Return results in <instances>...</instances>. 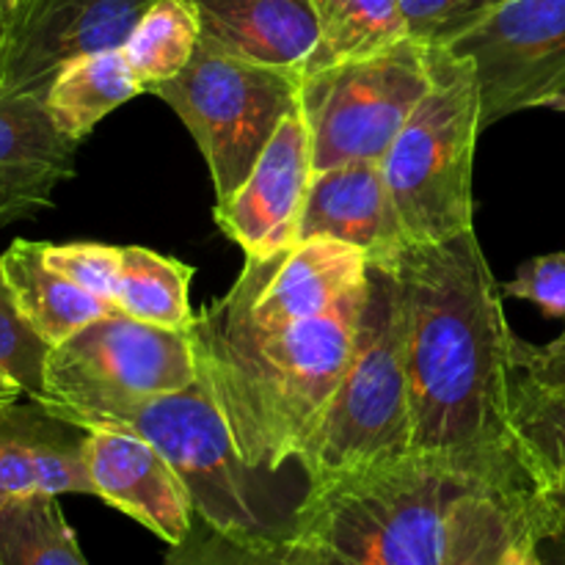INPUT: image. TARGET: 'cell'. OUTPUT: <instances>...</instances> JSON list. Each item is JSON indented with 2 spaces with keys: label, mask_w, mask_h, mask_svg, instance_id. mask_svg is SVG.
<instances>
[{
  "label": "cell",
  "mask_w": 565,
  "mask_h": 565,
  "mask_svg": "<svg viewBox=\"0 0 565 565\" xmlns=\"http://www.w3.org/2000/svg\"><path fill=\"white\" fill-rule=\"evenodd\" d=\"M397 281L414 456L486 486H539L513 430L516 340L475 230L408 243Z\"/></svg>",
  "instance_id": "obj_1"
},
{
  "label": "cell",
  "mask_w": 565,
  "mask_h": 565,
  "mask_svg": "<svg viewBox=\"0 0 565 565\" xmlns=\"http://www.w3.org/2000/svg\"><path fill=\"white\" fill-rule=\"evenodd\" d=\"M364 290L367 281L329 312L290 323H232L207 309L193 315L188 340L196 375L248 467L279 475L298 463L351 362Z\"/></svg>",
  "instance_id": "obj_2"
},
{
  "label": "cell",
  "mask_w": 565,
  "mask_h": 565,
  "mask_svg": "<svg viewBox=\"0 0 565 565\" xmlns=\"http://www.w3.org/2000/svg\"><path fill=\"white\" fill-rule=\"evenodd\" d=\"M483 486L425 456L309 486L292 565H445L456 508Z\"/></svg>",
  "instance_id": "obj_3"
},
{
  "label": "cell",
  "mask_w": 565,
  "mask_h": 565,
  "mask_svg": "<svg viewBox=\"0 0 565 565\" xmlns=\"http://www.w3.org/2000/svg\"><path fill=\"white\" fill-rule=\"evenodd\" d=\"M414 456L412 403L403 359L397 281L390 265H367L351 362L298 452L309 486Z\"/></svg>",
  "instance_id": "obj_4"
},
{
  "label": "cell",
  "mask_w": 565,
  "mask_h": 565,
  "mask_svg": "<svg viewBox=\"0 0 565 565\" xmlns=\"http://www.w3.org/2000/svg\"><path fill=\"white\" fill-rule=\"evenodd\" d=\"M428 94L381 160L386 191L406 243H439L475 230L472 163L480 121L475 66L430 47Z\"/></svg>",
  "instance_id": "obj_5"
},
{
  "label": "cell",
  "mask_w": 565,
  "mask_h": 565,
  "mask_svg": "<svg viewBox=\"0 0 565 565\" xmlns=\"http://www.w3.org/2000/svg\"><path fill=\"white\" fill-rule=\"evenodd\" d=\"M97 428L130 430L147 439L180 475L202 522L259 539L292 533L298 505L276 500L274 472L243 461L230 423L199 379L180 392L136 403Z\"/></svg>",
  "instance_id": "obj_6"
},
{
  "label": "cell",
  "mask_w": 565,
  "mask_h": 565,
  "mask_svg": "<svg viewBox=\"0 0 565 565\" xmlns=\"http://www.w3.org/2000/svg\"><path fill=\"white\" fill-rule=\"evenodd\" d=\"M301 83V66L263 64L199 42L191 64L152 94L188 127L221 202L246 182L285 116L298 108Z\"/></svg>",
  "instance_id": "obj_7"
},
{
  "label": "cell",
  "mask_w": 565,
  "mask_h": 565,
  "mask_svg": "<svg viewBox=\"0 0 565 565\" xmlns=\"http://www.w3.org/2000/svg\"><path fill=\"white\" fill-rule=\"evenodd\" d=\"M188 331L108 312L50 348L47 408L92 430L114 414L196 381Z\"/></svg>",
  "instance_id": "obj_8"
},
{
  "label": "cell",
  "mask_w": 565,
  "mask_h": 565,
  "mask_svg": "<svg viewBox=\"0 0 565 565\" xmlns=\"http://www.w3.org/2000/svg\"><path fill=\"white\" fill-rule=\"evenodd\" d=\"M430 81V47L412 36L367 58L303 75L298 108L312 136L315 171L351 160L381 163Z\"/></svg>",
  "instance_id": "obj_9"
},
{
  "label": "cell",
  "mask_w": 565,
  "mask_h": 565,
  "mask_svg": "<svg viewBox=\"0 0 565 565\" xmlns=\"http://www.w3.org/2000/svg\"><path fill=\"white\" fill-rule=\"evenodd\" d=\"M447 50L475 66L483 130L546 108L565 88V0H505Z\"/></svg>",
  "instance_id": "obj_10"
},
{
  "label": "cell",
  "mask_w": 565,
  "mask_h": 565,
  "mask_svg": "<svg viewBox=\"0 0 565 565\" xmlns=\"http://www.w3.org/2000/svg\"><path fill=\"white\" fill-rule=\"evenodd\" d=\"M367 257L334 241H307L268 257H246L226 296L207 312L232 323H290L318 318L367 281Z\"/></svg>",
  "instance_id": "obj_11"
},
{
  "label": "cell",
  "mask_w": 565,
  "mask_h": 565,
  "mask_svg": "<svg viewBox=\"0 0 565 565\" xmlns=\"http://www.w3.org/2000/svg\"><path fill=\"white\" fill-rule=\"evenodd\" d=\"M312 177V136L301 108H296L285 116L246 182L215 202V224L246 257H268L296 246Z\"/></svg>",
  "instance_id": "obj_12"
},
{
  "label": "cell",
  "mask_w": 565,
  "mask_h": 565,
  "mask_svg": "<svg viewBox=\"0 0 565 565\" xmlns=\"http://www.w3.org/2000/svg\"><path fill=\"white\" fill-rule=\"evenodd\" d=\"M154 0H39L11 50L0 92L44 97L83 55L119 50Z\"/></svg>",
  "instance_id": "obj_13"
},
{
  "label": "cell",
  "mask_w": 565,
  "mask_h": 565,
  "mask_svg": "<svg viewBox=\"0 0 565 565\" xmlns=\"http://www.w3.org/2000/svg\"><path fill=\"white\" fill-rule=\"evenodd\" d=\"M94 497L174 546L191 533L193 502L169 461L130 430L94 428L86 436Z\"/></svg>",
  "instance_id": "obj_14"
},
{
  "label": "cell",
  "mask_w": 565,
  "mask_h": 565,
  "mask_svg": "<svg viewBox=\"0 0 565 565\" xmlns=\"http://www.w3.org/2000/svg\"><path fill=\"white\" fill-rule=\"evenodd\" d=\"M307 241L342 243L375 265L395 263L408 243L379 160H351L315 171L296 237V243Z\"/></svg>",
  "instance_id": "obj_15"
},
{
  "label": "cell",
  "mask_w": 565,
  "mask_h": 565,
  "mask_svg": "<svg viewBox=\"0 0 565 565\" xmlns=\"http://www.w3.org/2000/svg\"><path fill=\"white\" fill-rule=\"evenodd\" d=\"M86 436L36 401L0 408V508L39 494L94 497Z\"/></svg>",
  "instance_id": "obj_16"
},
{
  "label": "cell",
  "mask_w": 565,
  "mask_h": 565,
  "mask_svg": "<svg viewBox=\"0 0 565 565\" xmlns=\"http://www.w3.org/2000/svg\"><path fill=\"white\" fill-rule=\"evenodd\" d=\"M77 147L44 97L0 92V226L53 207L55 188L75 177Z\"/></svg>",
  "instance_id": "obj_17"
},
{
  "label": "cell",
  "mask_w": 565,
  "mask_h": 565,
  "mask_svg": "<svg viewBox=\"0 0 565 565\" xmlns=\"http://www.w3.org/2000/svg\"><path fill=\"white\" fill-rule=\"evenodd\" d=\"M199 42L263 64L301 66L318 42L309 0H180Z\"/></svg>",
  "instance_id": "obj_18"
},
{
  "label": "cell",
  "mask_w": 565,
  "mask_h": 565,
  "mask_svg": "<svg viewBox=\"0 0 565 565\" xmlns=\"http://www.w3.org/2000/svg\"><path fill=\"white\" fill-rule=\"evenodd\" d=\"M544 522L541 486H483L456 508L445 565H513L519 546Z\"/></svg>",
  "instance_id": "obj_19"
},
{
  "label": "cell",
  "mask_w": 565,
  "mask_h": 565,
  "mask_svg": "<svg viewBox=\"0 0 565 565\" xmlns=\"http://www.w3.org/2000/svg\"><path fill=\"white\" fill-rule=\"evenodd\" d=\"M0 265L22 318L50 348L70 340L92 320L119 312L50 268L44 243L14 241L0 254Z\"/></svg>",
  "instance_id": "obj_20"
},
{
  "label": "cell",
  "mask_w": 565,
  "mask_h": 565,
  "mask_svg": "<svg viewBox=\"0 0 565 565\" xmlns=\"http://www.w3.org/2000/svg\"><path fill=\"white\" fill-rule=\"evenodd\" d=\"M138 94H143L141 81L132 72L125 50L119 47L83 55L66 64L50 83L44 105L61 132L81 143L105 116Z\"/></svg>",
  "instance_id": "obj_21"
},
{
  "label": "cell",
  "mask_w": 565,
  "mask_h": 565,
  "mask_svg": "<svg viewBox=\"0 0 565 565\" xmlns=\"http://www.w3.org/2000/svg\"><path fill=\"white\" fill-rule=\"evenodd\" d=\"M318 42L301 64L303 75L367 58L408 39L401 0H309Z\"/></svg>",
  "instance_id": "obj_22"
},
{
  "label": "cell",
  "mask_w": 565,
  "mask_h": 565,
  "mask_svg": "<svg viewBox=\"0 0 565 565\" xmlns=\"http://www.w3.org/2000/svg\"><path fill=\"white\" fill-rule=\"evenodd\" d=\"M193 268L182 259L166 257L141 246H121V274L116 309L143 323L188 331L193 323L191 290Z\"/></svg>",
  "instance_id": "obj_23"
},
{
  "label": "cell",
  "mask_w": 565,
  "mask_h": 565,
  "mask_svg": "<svg viewBox=\"0 0 565 565\" xmlns=\"http://www.w3.org/2000/svg\"><path fill=\"white\" fill-rule=\"evenodd\" d=\"M0 565H88L58 497H25L0 508Z\"/></svg>",
  "instance_id": "obj_24"
},
{
  "label": "cell",
  "mask_w": 565,
  "mask_h": 565,
  "mask_svg": "<svg viewBox=\"0 0 565 565\" xmlns=\"http://www.w3.org/2000/svg\"><path fill=\"white\" fill-rule=\"evenodd\" d=\"M513 430L535 483H565V386H541L516 370Z\"/></svg>",
  "instance_id": "obj_25"
},
{
  "label": "cell",
  "mask_w": 565,
  "mask_h": 565,
  "mask_svg": "<svg viewBox=\"0 0 565 565\" xmlns=\"http://www.w3.org/2000/svg\"><path fill=\"white\" fill-rule=\"evenodd\" d=\"M199 47V25L180 0H154L125 42V55L143 92L174 81Z\"/></svg>",
  "instance_id": "obj_26"
},
{
  "label": "cell",
  "mask_w": 565,
  "mask_h": 565,
  "mask_svg": "<svg viewBox=\"0 0 565 565\" xmlns=\"http://www.w3.org/2000/svg\"><path fill=\"white\" fill-rule=\"evenodd\" d=\"M163 565H292L287 539L224 533L193 519V527L166 555Z\"/></svg>",
  "instance_id": "obj_27"
},
{
  "label": "cell",
  "mask_w": 565,
  "mask_h": 565,
  "mask_svg": "<svg viewBox=\"0 0 565 565\" xmlns=\"http://www.w3.org/2000/svg\"><path fill=\"white\" fill-rule=\"evenodd\" d=\"M47 356L50 345L22 318L3 276V265H0V373L9 375L28 401H36L42 406L50 403L47 381H44Z\"/></svg>",
  "instance_id": "obj_28"
},
{
  "label": "cell",
  "mask_w": 565,
  "mask_h": 565,
  "mask_svg": "<svg viewBox=\"0 0 565 565\" xmlns=\"http://www.w3.org/2000/svg\"><path fill=\"white\" fill-rule=\"evenodd\" d=\"M505 0H401L408 36L425 47H450Z\"/></svg>",
  "instance_id": "obj_29"
},
{
  "label": "cell",
  "mask_w": 565,
  "mask_h": 565,
  "mask_svg": "<svg viewBox=\"0 0 565 565\" xmlns=\"http://www.w3.org/2000/svg\"><path fill=\"white\" fill-rule=\"evenodd\" d=\"M44 257L50 268L58 270L77 287L92 292L94 298L116 309V290L121 274V248L103 243H64L53 246L44 243Z\"/></svg>",
  "instance_id": "obj_30"
},
{
  "label": "cell",
  "mask_w": 565,
  "mask_h": 565,
  "mask_svg": "<svg viewBox=\"0 0 565 565\" xmlns=\"http://www.w3.org/2000/svg\"><path fill=\"white\" fill-rule=\"evenodd\" d=\"M502 296L535 303L546 318L565 320V252L539 254L519 265Z\"/></svg>",
  "instance_id": "obj_31"
},
{
  "label": "cell",
  "mask_w": 565,
  "mask_h": 565,
  "mask_svg": "<svg viewBox=\"0 0 565 565\" xmlns=\"http://www.w3.org/2000/svg\"><path fill=\"white\" fill-rule=\"evenodd\" d=\"M516 370L541 386H565V329L544 348L516 340Z\"/></svg>",
  "instance_id": "obj_32"
},
{
  "label": "cell",
  "mask_w": 565,
  "mask_h": 565,
  "mask_svg": "<svg viewBox=\"0 0 565 565\" xmlns=\"http://www.w3.org/2000/svg\"><path fill=\"white\" fill-rule=\"evenodd\" d=\"M36 3L39 0H0V88H3L6 66H9L17 36Z\"/></svg>",
  "instance_id": "obj_33"
},
{
  "label": "cell",
  "mask_w": 565,
  "mask_h": 565,
  "mask_svg": "<svg viewBox=\"0 0 565 565\" xmlns=\"http://www.w3.org/2000/svg\"><path fill=\"white\" fill-rule=\"evenodd\" d=\"M546 511H550V505H546ZM535 550H539L544 565H565V530L557 527V522L552 519V511L546 516L544 527L535 535Z\"/></svg>",
  "instance_id": "obj_34"
},
{
  "label": "cell",
  "mask_w": 565,
  "mask_h": 565,
  "mask_svg": "<svg viewBox=\"0 0 565 565\" xmlns=\"http://www.w3.org/2000/svg\"><path fill=\"white\" fill-rule=\"evenodd\" d=\"M541 491H544V500H546V505H550L552 519L557 522V527L565 530V483L544 486Z\"/></svg>",
  "instance_id": "obj_35"
},
{
  "label": "cell",
  "mask_w": 565,
  "mask_h": 565,
  "mask_svg": "<svg viewBox=\"0 0 565 565\" xmlns=\"http://www.w3.org/2000/svg\"><path fill=\"white\" fill-rule=\"evenodd\" d=\"M546 516H550V511H546ZM544 524H541V527H544ZM539 530H535V533L530 535V539L524 541L522 546H519L516 557H513V565H544V561H541V555H539V550H535V535H539Z\"/></svg>",
  "instance_id": "obj_36"
},
{
  "label": "cell",
  "mask_w": 565,
  "mask_h": 565,
  "mask_svg": "<svg viewBox=\"0 0 565 565\" xmlns=\"http://www.w3.org/2000/svg\"><path fill=\"white\" fill-rule=\"evenodd\" d=\"M22 397V390L14 384V381L9 379L6 373H0V408L11 406V403H17Z\"/></svg>",
  "instance_id": "obj_37"
},
{
  "label": "cell",
  "mask_w": 565,
  "mask_h": 565,
  "mask_svg": "<svg viewBox=\"0 0 565 565\" xmlns=\"http://www.w3.org/2000/svg\"><path fill=\"white\" fill-rule=\"evenodd\" d=\"M546 108H552V110H561V114H565V88H563V92H557L555 97L550 99V105H546Z\"/></svg>",
  "instance_id": "obj_38"
}]
</instances>
